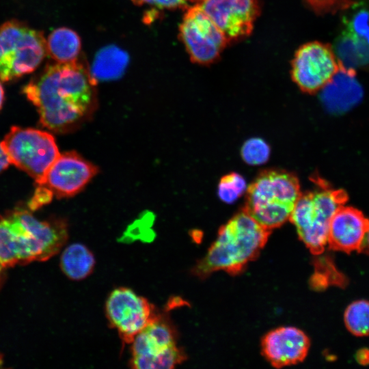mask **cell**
I'll return each mask as SVG.
<instances>
[{"instance_id":"1","label":"cell","mask_w":369,"mask_h":369,"mask_svg":"<svg viewBox=\"0 0 369 369\" xmlns=\"http://www.w3.org/2000/svg\"><path fill=\"white\" fill-rule=\"evenodd\" d=\"M96 85L90 70L77 60L47 65L23 92L36 107L43 126L64 133L92 117L98 104Z\"/></svg>"},{"instance_id":"2","label":"cell","mask_w":369,"mask_h":369,"mask_svg":"<svg viewBox=\"0 0 369 369\" xmlns=\"http://www.w3.org/2000/svg\"><path fill=\"white\" fill-rule=\"evenodd\" d=\"M269 232L243 210L220 228L206 254L193 267L192 273L202 279L215 271L241 272L257 257Z\"/></svg>"},{"instance_id":"3","label":"cell","mask_w":369,"mask_h":369,"mask_svg":"<svg viewBox=\"0 0 369 369\" xmlns=\"http://www.w3.org/2000/svg\"><path fill=\"white\" fill-rule=\"evenodd\" d=\"M5 216L9 247L17 264L49 260L68 239V226L63 220L40 221L25 209Z\"/></svg>"},{"instance_id":"4","label":"cell","mask_w":369,"mask_h":369,"mask_svg":"<svg viewBox=\"0 0 369 369\" xmlns=\"http://www.w3.org/2000/svg\"><path fill=\"white\" fill-rule=\"evenodd\" d=\"M301 195L295 174L279 169L261 172L249 186L244 210L268 230L289 220Z\"/></svg>"},{"instance_id":"5","label":"cell","mask_w":369,"mask_h":369,"mask_svg":"<svg viewBox=\"0 0 369 369\" xmlns=\"http://www.w3.org/2000/svg\"><path fill=\"white\" fill-rule=\"evenodd\" d=\"M319 183L316 189L301 193L289 219L301 241L314 254L324 251L328 243L331 219L348 200L344 190Z\"/></svg>"},{"instance_id":"6","label":"cell","mask_w":369,"mask_h":369,"mask_svg":"<svg viewBox=\"0 0 369 369\" xmlns=\"http://www.w3.org/2000/svg\"><path fill=\"white\" fill-rule=\"evenodd\" d=\"M47 54L43 32L12 20L0 26V79L9 81L33 72Z\"/></svg>"},{"instance_id":"7","label":"cell","mask_w":369,"mask_h":369,"mask_svg":"<svg viewBox=\"0 0 369 369\" xmlns=\"http://www.w3.org/2000/svg\"><path fill=\"white\" fill-rule=\"evenodd\" d=\"M1 145L10 163L33 178L37 186L60 154L53 136L34 128L12 126Z\"/></svg>"},{"instance_id":"8","label":"cell","mask_w":369,"mask_h":369,"mask_svg":"<svg viewBox=\"0 0 369 369\" xmlns=\"http://www.w3.org/2000/svg\"><path fill=\"white\" fill-rule=\"evenodd\" d=\"M129 364L137 369L173 368L186 359L174 326L163 314L133 339Z\"/></svg>"},{"instance_id":"9","label":"cell","mask_w":369,"mask_h":369,"mask_svg":"<svg viewBox=\"0 0 369 369\" xmlns=\"http://www.w3.org/2000/svg\"><path fill=\"white\" fill-rule=\"evenodd\" d=\"M159 314L146 298L126 287L112 290L105 302V314L109 324L116 329L120 339L126 344L131 343Z\"/></svg>"},{"instance_id":"10","label":"cell","mask_w":369,"mask_h":369,"mask_svg":"<svg viewBox=\"0 0 369 369\" xmlns=\"http://www.w3.org/2000/svg\"><path fill=\"white\" fill-rule=\"evenodd\" d=\"M333 49L342 67L369 64V1L355 2L346 10Z\"/></svg>"},{"instance_id":"11","label":"cell","mask_w":369,"mask_h":369,"mask_svg":"<svg viewBox=\"0 0 369 369\" xmlns=\"http://www.w3.org/2000/svg\"><path fill=\"white\" fill-rule=\"evenodd\" d=\"M180 38L192 62H214L229 42L200 4L189 8L180 23Z\"/></svg>"},{"instance_id":"12","label":"cell","mask_w":369,"mask_h":369,"mask_svg":"<svg viewBox=\"0 0 369 369\" xmlns=\"http://www.w3.org/2000/svg\"><path fill=\"white\" fill-rule=\"evenodd\" d=\"M292 66L294 81L302 91L310 94L321 90L340 67L333 48L319 42L303 45Z\"/></svg>"},{"instance_id":"13","label":"cell","mask_w":369,"mask_h":369,"mask_svg":"<svg viewBox=\"0 0 369 369\" xmlns=\"http://www.w3.org/2000/svg\"><path fill=\"white\" fill-rule=\"evenodd\" d=\"M98 168L75 152L60 154L37 187L46 189L58 198L80 192L98 173Z\"/></svg>"},{"instance_id":"14","label":"cell","mask_w":369,"mask_h":369,"mask_svg":"<svg viewBox=\"0 0 369 369\" xmlns=\"http://www.w3.org/2000/svg\"><path fill=\"white\" fill-rule=\"evenodd\" d=\"M200 5L229 42L251 33L260 10L257 0H204Z\"/></svg>"},{"instance_id":"15","label":"cell","mask_w":369,"mask_h":369,"mask_svg":"<svg viewBox=\"0 0 369 369\" xmlns=\"http://www.w3.org/2000/svg\"><path fill=\"white\" fill-rule=\"evenodd\" d=\"M310 342L306 334L294 327H281L266 333L262 340V351L275 368L297 364L306 357Z\"/></svg>"},{"instance_id":"16","label":"cell","mask_w":369,"mask_h":369,"mask_svg":"<svg viewBox=\"0 0 369 369\" xmlns=\"http://www.w3.org/2000/svg\"><path fill=\"white\" fill-rule=\"evenodd\" d=\"M368 227L369 219L360 210L351 206H340L330 221L329 247L347 254L359 251Z\"/></svg>"},{"instance_id":"17","label":"cell","mask_w":369,"mask_h":369,"mask_svg":"<svg viewBox=\"0 0 369 369\" xmlns=\"http://www.w3.org/2000/svg\"><path fill=\"white\" fill-rule=\"evenodd\" d=\"M321 100L331 111H347L362 96V90L355 78L353 69L340 66L332 79L321 90Z\"/></svg>"},{"instance_id":"18","label":"cell","mask_w":369,"mask_h":369,"mask_svg":"<svg viewBox=\"0 0 369 369\" xmlns=\"http://www.w3.org/2000/svg\"><path fill=\"white\" fill-rule=\"evenodd\" d=\"M46 42L47 54L57 63H70L77 60L81 43L79 35L67 27L53 30Z\"/></svg>"},{"instance_id":"19","label":"cell","mask_w":369,"mask_h":369,"mask_svg":"<svg viewBox=\"0 0 369 369\" xmlns=\"http://www.w3.org/2000/svg\"><path fill=\"white\" fill-rule=\"evenodd\" d=\"M95 262L92 252L81 243L68 245L62 252L60 258L62 271L68 277L75 281L89 276L94 270Z\"/></svg>"},{"instance_id":"20","label":"cell","mask_w":369,"mask_h":369,"mask_svg":"<svg viewBox=\"0 0 369 369\" xmlns=\"http://www.w3.org/2000/svg\"><path fill=\"white\" fill-rule=\"evenodd\" d=\"M128 63V54L121 49L110 46L102 48L95 57L91 74L97 81L119 78Z\"/></svg>"},{"instance_id":"21","label":"cell","mask_w":369,"mask_h":369,"mask_svg":"<svg viewBox=\"0 0 369 369\" xmlns=\"http://www.w3.org/2000/svg\"><path fill=\"white\" fill-rule=\"evenodd\" d=\"M347 329L356 336H369V301L359 300L349 305L344 312Z\"/></svg>"},{"instance_id":"22","label":"cell","mask_w":369,"mask_h":369,"mask_svg":"<svg viewBox=\"0 0 369 369\" xmlns=\"http://www.w3.org/2000/svg\"><path fill=\"white\" fill-rule=\"evenodd\" d=\"M246 190L245 179L237 173L224 176L219 183L218 193L221 200L232 203Z\"/></svg>"},{"instance_id":"23","label":"cell","mask_w":369,"mask_h":369,"mask_svg":"<svg viewBox=\"0 0 369 369\" xmlns=\"http://www.w3.org/2000/svg\"><path fill=\"white\" fill-rule=\"evenodd\" d=\"M269 147L259 138L247 140L242 147L241 155L245 162L250 165H260L266 162L269 156Z\"/></svg>"},{"instance_id":"24","label":"cell","mask_w":369,"mask_h":369,"mask_svg":"<svg viewBox=\"0 0 369 369\" xmlns=\"http://www.w3.org/2000/svg\"><path fill=\"white\" fill-rule=\"evenodd\" d=\"M137 5H149L160 9H176L186 4L187 0H131Z\"/></svg>"},{"instance_id":"25","label":"cell","mask_w":369,"mask_h":369,"mask_svg":"<svg viewBox=\"0 0 369 369\" xmlns=\"http://www.w3.org/2000/svg\"><path fill=\"white\" fill-rule=\"evenodd\" d=\"M355 360L361 366L369 364V349L361 348L355 353Z\"/></svg>"},{"instance_id":"26","label":"cell","mask_w":369,"mask_h":369,"mask_svg":"<svg viewBox=\"0 0 369 369\" xmlns=\"http://www.w3.org/2000/svg\"><path fill=\"white\" fill-rule=\"evenodd\" d=\"M10 163L8 157L0 143V172L7 168Z\"/></svg>"},{"instance_id":"27","label":"cell","mask_w":369,"mask_h":369,"mask_svg":"<svg viewBox=\"0 0 369 369\" xmlns=\"http://www.w3.org/2000/svg\"><path fill=\"white\" fill-rule=\"evenodd\" d=\"M359 252L369 255V227L364 235Z\"/></svg>"},{"instance_id":"28","label":"cell","mask_w":369,"mask_h":369,"mask_svg":"<svg viewBox=\"0 0 369 369\" xmlns=\"http://www.w3.org/2000/svg\"><path fill=\"white\" fill-rule=\"evenodd\" d=\"M4 100V90L1 83H0V109L2 107Z\"/></svg>"},{"instance_id":"29","label":"cell","mask_w":369,"mask_h":369,"mask_svg":"<svg viewBox=\"0 0 369 369\" xmlns=\"http://www.w3.org/2000/svg\"><path fill=\"white\" fill-rule=\"evenodd\" d=\"M3 269L4 267L0 264V287L1 286L3 279Z\"/></svg>"},{"instance_id":"30","label":"cell","mask_w":369,"mask_h":369,"mask_svg":"<svg viewBox=\"0 0 369 369\" xmlns=\"http://www.w3.org/2000/svg\"><path fill=\"white\" fill-rule=\"evenodd\" d=\"M195 1H204V0H195Z\"/></svg>"}]
</instances>
